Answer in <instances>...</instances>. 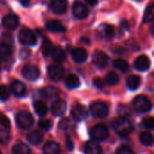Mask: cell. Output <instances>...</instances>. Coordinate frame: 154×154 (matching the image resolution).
<instances>
[{
  "mask_svg": "<svg viewBox=\"0 0 154 154\" xmlns=\"http://www.w3.org/2000/svg\"><path fill=\"white\" fill-rule=\"evenodd\" d=\"M73 14L79 19H84L88 14V10L87 6L79 1H76L73 4Z\"/></svg>",
  "mask_w": 154,
  "mask_h": 154,
  "instance_id": "cell-9",
  "label": "cell"
},
{
  "mask_svg": "<svg viewBox=\"0 0 154 154\" xmlns=\"http://www.w3.org/2000/svg\"><path fill=\"white\" fill-rule=\"evenodd\" d=\"M133 106L137 112L145 113L151 110L152 103L151 101L144 96H138L133 101Z\"/></svg>",
  "mask_w": 154,
  "mask_h": 154,
  "instance_id": "cell-2",
  "label": "cell"
},
{
  "mask_svg": "<svg viewBox=\"0 0 154 154\" xmlns=\"http://www.w3.org/2000/svg\"><path fill=\"white\" fill-rule=\"evenodd\" d=\"M0 125H3L6 129L10 128V121L7 118V116H5L3 114H0Z\"/></svg>",
  "mask_w": 154,
  "mask_h": 154,
  "instance_id": "cell-40",
  "label": "cell"
},
{
  "mask_svg": "<svg viewBox=\"0 0 154 154\" xmlns=\"http://www.w3.org/2000/svg\"><path fill=\"white\" fill-rule=\"evenodd\" d=\"M41 94L44 98H53V97H56L60 94V90L55 87L49 86V87L44 88L41 91Z\"/></svg>",
  "mask_w": 154,
  "mask_h": 154,
  "instance_id": "cell-23",
  "label": "cell"
},
{
  "mask_svg": "<svg viewBox=\"0 0 154 154\" xmlns=\"http://www.w3.org/2000/svg\"><path fill=\"white\" fill-rule=\"evenodd\" d=\"M53 46L51 42V41L49 39H44L42 42V51L44 56H49L51 52Z\"/></svg>",
  "mask_w": 154,
  "mask_h": 154,
  "instance_id": "cell-32",
  "label": "cell"
},
{
  "mask_svg": "<svg viewBox=\"0 0 154 154\" xmlns=\"http://www.w3.org/2000/svg\"><path fill=\"white\" fill-rule=\"evenodd\" d=\"M114 33H115V29L110 24H103L99 28V34L104 38L110 39L114 36Z\"/></svg>",
  "mask_w": 154,
  "mask_h": 154,
  "instance_id": "cell-25",
  "label": "cell"
},
{
  "mask_svg": "<svg viewBox=\"0 0 154 154\" xmlns=\"http://www.w3.org/2000/svg\"><path fill=\"white\" fill-rule=\"evenodd\" d=\"M116 154H134L133 150L127 146H122L118 151L116 152Z\"/></svg>",
  "mask_w": 154,
  "mask_h": 154,
  "instance_id": "cell-41",
  "label": "cell"
},
{
  "mask_svg": "<svg viewBox=\"0 0 154 154\" xmlns=\"http://www.w3.org/2000/svg\"><path fill=\"white\" fill-rule=\"evenodd\" d=\"M66 145H67V148H68L69 151H72L73 150V147H74L73 143L70 140V138H69V137H67V139H66Z\"/></svg>",
  "mask_w": 154,
  "mask_h": 154,
  "instance_id": "cell-43",
  "label": "cell"
},
{
  "mask_svg": "<svg viewBox=\"0 0 154 154\" xmlns=\"http://www.w3.org/2000/svg\"><path fill=\"white\" fill-rule=\"evenodd\" d=\"M143 125L148 129H153L154 128V120L152 117H145L143 120Z\"/></svg>",
  "mask_w": 154,
  "mask_h": 154,
  "instance_id": "cell-39",
  "label": "cell"
},
{
  "mask_svg": "<svg viewBox=\"0 0 154 154\" xmlns=\"http://www.w3.org/2000/svg\"><path fill=\"white\" fill-rule=\"evenodd\" d=\"M114 129L121 136H127L133 130L131 121L126 117H119L114 121Z\"/></svg>",
  "mask_w": 154,
  "mask_h": 154,
  "instance_id": "cell-1",
  "label": "cell"
},
{
  "mask_svg": "<svg viewBox=\"0 0 154 154\" xmlns=\"http://www.w3.org/2000/svg\"><path fill=\"white\" fill-rule=\"evenodd\" d=\"M87 2V4H88L89 5L93 6V5H96L98 2V0H85Z\"/></svg>",
  "mask_w": 154,
  "mask_h": 154,
  "instance_id": "cell-44",
  "label": "cell"
},
{
  "mask_svg": "<svg viewBox=\"0 0 154 154\" xmlns=\"http://www.w3.org/2000/svg\"><path fill=\"white\" fill-rule=\"evenodd\" d=\"M31 0H20V3L23 5V6H28L30 4Z\"/></svg>",
  "mask_w": 154,
  "mask_h": 154,
  "instance_id": "cell-45",
  "label": "cell"
},
{
  "mask_svg": "<svg viewBox=\"0 0 154 154\" xmlns=\"http://www.w3.org/2000/svg\"><path fill=\"white\" fill-rule=\"evenodd\" d=\"M64 73H65V70L61 65L53 64L48 68V76L51 80L55 82L61 80L64 76Z\"/></svg>",
  "mask_w": 154,
  "mask_h": 154,
  "instance_id": "cell-7",
  "label": "cell"
},
{
  "mask_svg": "<svg viewBox=\"0 0 154 154\" xmlns=\"http://www.w3.org/2000/svg\"><path fill=\"white\" fill-rule=\"evenodd\" d=\"M10 96V91L6 86H0V100H6Z\"/></svg>",
  "mask_w": 154,
  "mask_h": 154,
  "instance_id": "cell-37",
  "label": "cell"
},
{
  "mask_svg": "<svg viewBox=\"0 0 154 154\" xmlns=\"http://www.w3.org/2000/svg\"><path fill=\"white\" fill-rule=\"evenodd\" d=\"M114 65L116 69H118L119 70H121L122 72H125L128 70L129 69V64L127 61H125V60H122V59H118V60H116L115 62H114Z\"/></svg>",
  "mask_w": 154,
  "mask_h": 154,
  "instance_id": "cell-33",
  "label": "cell"
},
{
  "mask_svg": "<svg viewBox=\"0 0 154 154\" xmlns=\"http://www.w3.org/2000/svg\"><path fill=\"white\" fill-rule=\"evenodd\" d=\"M50 55L55 61H58V62H61V61L65 60V59H66V54H65L64 51L59 46L53 47Z\"/></svg>",
  "mask_w": 154,
  "mask_h": 154,
  "instance_id": "cell-21",
  "label": "cell"
},
{
  "mask_svg": "<svg viewBox=\"0 0 154 154\" xmlns=\"http://www.w3.org/2000/svg\"><path fill=\"white\" fill-rule=\"evenodd\" d=\"M44 154H60V147L57 143L50 142L45 144L43 148Z\"/></svg>",
  "mask_w": 154,
  "mask_h": 154,
  "instance_id": "cell-24",
  "label": "cell"
},
{
  "mask_svg": "<svg viewBox=\"0 0 154 154\" xmlns=\"http://www.w3.org/2000/svg\"><path fill=\"white\" fill-rule=\"evenodd\" d=\"M39 126H40L42 129H43V130H45V131H48V130H50V129L51 128V126H52V122H51V120H50V119H42V120L39 122Z\"/></svg>",
  "mask_w": 154,
  "mask_h": 154,
  "instance_id": "cell-36",
  "label": "cell"
},
{
  "mask_svg": "<svg viewBox=\"0 0 154 154\" xmlns=\"http://www.w3.org/2000/svg\"><path fill=\"white\" fill-rule=\"evenodd\" d=\"M13 152L14 154H30V148L26 144L20 143L14 146Z\"/></svg>",
  "mask_w": 154,
  "mask_h": 154,
  "instance_id": "cell-29",
  "label": "cell"
},
{
  "mask_svg": "<svg viewBox=\"0 0 154 154\" xmlns=\"http://www.w3.org/2000/svg\"><path fill=\"white\" fill-rule=\"evenodd\" d=\"M93 62L97 67H98L100 69L104 68L106 66V64L108 62V57L105 52H103L101 51H97L93 54Z\"/></svg>",
  "mask_w": 154,
  "mask_h": 154,
  "instance_id": "cell-10",
  "label": "cell"
},
{
  "mask_svg": "<svg viewBox=\"0 0 154 154\" xmlns=\"http://www.w3.org/2000/svg\"><path fill=\"white\" fill-rule=\"evenodd\" d=\"M119 80L120 79H119L118 75L116 73H115V72H110L106 77V84L111 85V86L116 85L119 82Z\"/></svg>",
  "mask_w": 154,
  "mask_h": 154,
  "instance_id": "cell-34",
  "label": "cell"
},
{
  "mask_svg": "<svg viewBox=\"0 0 154 154\" xmlns=\"http://www.w3.org/2000/svg\"><path fill=\"white\" fill-rule=\"evenodd\" d=\"M150 65H151V61H150L149 58L145 55H142V56L138 57L134 63L135 68L140 71L147 70L150 68Z\"/></svg>",
  "mask_w": 154,
  "mask_h": 154,
  "instance_id": "cell-14",
  "label": "cell"
},
{
  "mask_svg": "<svg viewBox=\"0 0 154 154\" xmlns=\"http://www.w3.org/2000/svg\"><path fill=\"white\" fill-rule=\"evenodd\" d=\"M43 139V134L42 132L40 131H32V133H30L27 135V140L30 143L33 144V145H38L42 143Z\"/></svg>",
  "mask_w": 154,
  "mask_h": 154,
  "instance_id": "cell-20",
  "label": "cell"
},
{
  "mask_svg": "<svg viewBox=\"0 0 154 154\" xmlns=\"http://www.w3.org/2000/svg\"><path fill=\"white\" fill-rule=\"evenodd\" d=\"M141 84V78L137 75H131L126 79L127 88L131 90H135Z\"/></svg>",
  "mask_w": 154,
  "mask_h": 154,
  "instance_id": "cell-22",
  "label": "cell"
},
{
  "mask_svg": "<svg viewBox=\"0 0 154 154\" xmlns=\"http://www.w3.org/2000/svg\"><path fill=\"white\" fill-rule=\"evenodd\" d=\"M67 1L66 0H51V10L58 14H62L67 10Z\"/></svg>",
  "mask_w": 154,
  "mask_h": 154,
  "instance_id": "cell-13",
  "label": "cell"
},
{
  "mask_svg": "<svg viewBox=\"0 0 154 154\" xmlns=\"http://www.w3.org/2000/svg\"><path fill=\"white\" fill-rule=\"evenodd\" d=\"M140 141L143 145L151 146L153 143V136L149 132H143L140 135Z\"/></svg>",
  "mask_w": 154,
  "mask_h": 154,
  "instance_id": "cell-28",
  "label": "cell"
},
{
  "mask_svg": "<svg viewBox=\"0 0 154 154\" xmlns=\"http://www.w3.org/2000/svg\"><path fill=\"white\" fill-rule=\"evenodd\" d=\"M60 128L64 131H69L74 128V123L69 118H63L60 122Z\"/></svg>",
  "mask_w": 154,
  "mask_h": 154,
  "instance_id": "cell-31",
  "label": "cell"
},
{
  "mask_svg": "<svg viewBox=\"0 0 154 154\" xmlns=\"http://www.w3.org/2000/svg\"><path fill=\"white\" fill-rule=\"evenodd\" d=\"M23 76L28 80H35L40 76V70L36 66L26 65L23 69Z\"/></svg>",
  "mask_w": 154,
  "mask_h": 154,
  "instance_id": "cell-8",
  "label": "cell"
},
{
  "mask_svg": "<svg viewBox=\"0 0 154 154\" xmlns=\"http://www.w3.org/2000/svg\"><path fill=\"white\" fill-rule=\"evenodd\" d=\"M65 84H66V87L72 89V88H76L79 86L80 82H79V78L74 75V74H70L69 75L67 78H66V80H65Z\"/></svg>",
  "mask_w": 154,
  "mask_h": 154,
  "instance_id": "cell-26",
  "label": "cell"
},
{
  "mask_svg": "<svg viewBox=\"0 0 154 154\" xmlns=\"http://www.w3.org/2000/svg\"><path fill=\"white\" fill-rule=\"evenodd\" d=\"M16 123L20 128L29 129L33 125V117L29 112L22 111L16 116Z\"/></svg>",
  "mask_w": 154,
  "mask_h": 154,
  "instance_id": "cell-3",
  "label": "cell"
},
{
  "mask_svg": "<svg viewBox=\"0 0 154 154\" xmlns=\"http://www.w3.org/2000/svg\"><path fill=\"white\" fill-rule=\"evenodd\" d=\"M72 58L77 62H84L88 59V52L83 48H76L72 51Z\"/></svg>",
  "mask_w": 154,
  "mask_h": 154,
  "instance_id": "cell-19",
  "label": "cell"
},
{
  "mask_svg": "<svg viewBox=\"0 0 154 154\" xmlns=\"http://www.w3.org/2000/svg\"><path fill=\"white\" fill-rule=\"evenodd\" d=\"M67 105L63 100H57L51 106V112L55 116H61L65 113Z\"/></svg>",
  "mask_w": 154,
  "mask_h": 154,
  "instance_id": "cell-16",
  "label": "cell"
},
{
  "mask_svg": "<svg viewBox=\"0 0 154 154\" xmlns=\"http://www.w3.org/2000/svg\"><path fill=\"white\" fill-rule=\"evenodd\" d=\"M33 106H34V110L37 113V115H39L41 116H45L47 114V106L43 102L35 101Z\"/></svg>",
  "mask_w": 154,
  "mask_h": 154,
  "instance_id": "cell-30",
  "label": "cell"
},
{
  "mask_svg": "<svg viewBox=\"0 0 154 154\" xmlns=\"http://www.w3.org/2000/svg\"><path fill=\"white\" fill-rule=\"evenodd\" d=\"M154 16V6L153 4H151L149 5V7L146 9L145 11V14L143 15V21L144 23H149V22H152L153 20Z\"/></svg>",
  "mask_w": 154,
  "mask_h": 154,
  "instance_id": "cell-35",
  "label": "cell"
},
{
  "mask_svg": "<svg viewBox=\"0 0 154 154\" xmlns=\"http://www.w3.org/2000/svg\"><path fill=\"white\" fill-rule=\"evenodd\" d=\"M2 23L7 30H14L19 24V19L14 14H8L3 18Z\"/></svg>",
  "mask_w": 154,
  "mask_h": 154,
  "instance_id": "cell-11",
  "label": "cell"
},
{
  "mask_svg": "<svg viewBox=\"0 0 154 154\" xmlns=\"http://www.w3.org/2000/svg\"><path fill=\"white\" fill-rule=\"evenodd\" d=\"M86 154H102V149L98 143L95 141L88 142L84 148Z\"/></svg>",
  "mask_w": 154,
  "mask_h": 154,
  "instance_id": "cell-17",
  "label": "cell"
},
{
  "mask_svg": "<svg viewBox=\"0 0 154 154\" xmlns=\"http://www.w3.org/2000/svg\"><path fill=\"white\" fill-rule=\"evenodd\" d=\"M137 1H140V0H137Z\"/></svg>",
  "mask_w": 154,
  "mask_h": 154,
  "instance_id": "cell-46",
  "label": "cell"
},
{
  "mask_svg": "<svg viewBox=\"0 0 154 154\" xmlns=\"http://www.w3.org/2000/svg\"><path fill=\"white\" fill-rule=\"evenodd\" d=\"M19 41L22 44L32 46L36 43V37L31 30L24 28L19 32Z\"/></svg>",
  "mask_w": 154,
  "mask_h": 154,
  "instance_id": "cell-6",
  "label": "cell"
},
{
  "mask_svg": "<svg viewBox=\"0 0 154 154\" xmlns=\"http://www.w3.org/2000/svg\"><path fill=\"white\" fill-rule=\"evenodd\" d=\"M90 111L92 115L97 118H104L108 115L109 109L106 103L104 102H96L91 105Z\"/></svg>",
  "mask_w": 154,
  "mask_h": 154,
  "instance_id": "cell-4",
  "label": "cell"
},
{
  "mask_svg": "<svg viewBox=\"0 0 154 154\" xmlns=\"http://www.w3.org/2000/svg\"><path fill=\"white\" fill-rule=\"evenodd\" d=\"M0 154H1V152H0Z\"/></svg>",
  "mask_w": 154,
  "mask_h": 154,
  "instance_id": "cell-47",
  "label": "cell"
},
{
  "mask_svg": "<svg viewBox=\"0 0 154 154\" xmlns=\"http://www.w3.org/2000/svg\"><path fill=\"white\" fill-rule=\"evenodd\" d=\"M94 85H95V87H97V88H104V86H105V82H104V80L102 79H100V78H96V79H94Z\"/></svg>",
  "mask_w": 154,
  "mask_h": 154,
  "instance_id": "cell-42",
  "label": "cell"
},
{
  "mask_svg": "<svg viewBox=\"0 0 154 154\" xmlns=\"http://www.w3.org/2000/svg\"><path fill=\"white\" fill-rule=\"evenodd\" d=\"M88 109L81 105H77L75 107H73L72 111H71V115L73 116V118L77 121H82L84 119L87 118L88 116Z\"/></svg>",
  "mask_w": 154,
  "mask_h": 154,
  "instance_id": "cell-12",
  "label": "cell"
},
{
  "mask_svg": "<svg viewBox=\"0 0 154 154\" xmlns=\"http://www.w3.org/2000/svg\"><path fill=\"white\" fill-rule=\"evenodd\" d=\"M90 135L96 141H104L108 137L109 132H108V129L106 128V125H97L91 129Z\"/></svg>",
  "mask_w": 154,
  "mask_h": 154,
  "instance_id": "cell-5",
  "label": "cell"
},
{
  "mask_svg": "<svg viewBox=\"0 0 154 154\" xmlns=\"http://www.w3.org/2000/svg\"><path fill=\"white\" fill-rule=\"evenodd\" d=\"M12 53V50L10 46L6 43H1L0 44V60H6L10 58Z\"/></svg>",
  "mask_w": 154,
  "mask_h": 154,
  "instance_id": "cell-27",
  "label": "cell"
},
{
  "mask_svg": "<svg viewBox=\"0 0 154 154\" xmlns=\"http://www.w3.org/2000/svg\"><path fill=\"white\" fill-rule=\"evenodd\" d=\"M9 133L5 130V129H1L0 128V143H5L8 142L9 140Z\"/></svg>",
  "mask_w": 154,
  "mask_h": 154,
  "instance_id": "cell-38",
  "label": "cell"
},
{
  "mask_svg": "<svg viewBox=\"0 0 154 154\" xmlns=\"http://www.w3.org/2000/svg\"><path fill=\"white\" fill-rule=\"evenodd\" d=\"M11 90L15 96L22 97L26 93V87L23 82L15 80L11 84Z\"/></svg>",
  "mask_w": 154,
  "mask_h": 154,
  "instance_id": "cell-15",
  "label": "cell"
},
{
  "mask_svg": "<svg viewBox=\"0 0 154 154\" xmlns=\"http://www.w3.org/2000/svg\"><path fill=\"white\" fill-rule=\"evenodd\" d=\"M46 28L53 32H64L66 31L65 26L57 20H52L48 22L46 24Z\"/></svg>",
  "mask_w": 154,
  "mask_h": 154,
  "instance_id": "cell-18",
  "label": "cell"
}]
</instances>
